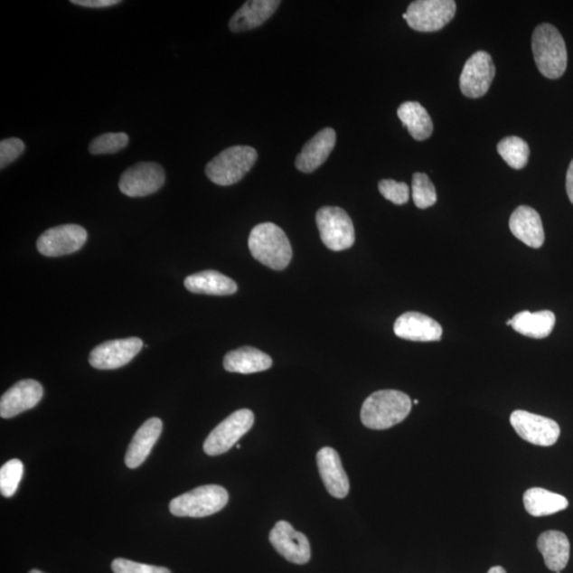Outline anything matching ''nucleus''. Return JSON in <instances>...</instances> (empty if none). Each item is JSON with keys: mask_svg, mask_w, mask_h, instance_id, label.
I'll return each instance as SVG.
<instances>
[{"mask_svg": "<svg viewBox=\"0 0 573 573\" xmlns=\"http://www.w3.org/2000/svg\"><path fill=\"white\" fill-rule=\"evenodd\" d=\"M29 573H44V572H42V571H40V570L33 569V570L30 571Z\"/></svg>", "mask_w": 573, "mask_h": 573, "instance_id": "nucleus-38", "label": "nucleus"}, {"mask_svg": "<svg viewBox=\"0 0 573 573\" xmlns=\"http://www.w3.org/2000/svg\"><path fill=\"white\" fill-rule=\"evenodd\" d=\"M129 140V136L123 132L102 134L90 143L89 152L93 155L117 154L127 147Z\"/></svg>", "mask_w": 573, "mask_h": 573, "instance_id": "nucleus-30", "label": "nucleus"}, {"mask_svg": "<svg viewBox=\"0 0 573 573\" xmlns=\"http://www.w3.org/2000/svg\"><path fill=\"white\" fill-rule=\"evenodd\" d=\"M412 401L398 390H381L363 402L362 422L374 430H385L402 422L411 412Z\"/></svg>", "mask_w": 573, "mask_h": 573, "instance_id": "nucleus-1", "label": "nucleus"}, {"mask_svg": "<svg viewBox=\"0 0 573 573\" xmlns=\"http://www.w3.org/2000/svg\"><path fill=\"white\" fill-rule=\"evenodd\" d=\"M383 197L396 205L406 204L410 198V188L404 182L382 180L378 184Z\"/></svg>", "mask_w": 573, "mask_h": 573, "instance_id": "nucleus-32", "label": "nucleus"}, {"mask_svg": "<svg viewBox=\"0 0 573 573\" xmlns=\"http://www.w3.org/2000/svg\"><path fill=\"white\" fill-rule=\"evenodd\" d=\"M315 221L323 243L332 251H344L355 243V229L352 219L340 207H322L316 212Z\"/></svg>", "mask_w": 573, "mask_h": 573, "instance_id": "nucleus-6", "label": "nucleus"}, {"mask_svg": "<svg viewBox=\"0 0 573 573\" xmlns=\"http://www.w3.org/2000/svg\"><path fill=\"white\" fill-rule=\"evenodd\" d=\"M456 12L454 0H418L408 7L402 17L416 32L436 33L453 21Z\"/></svg>", "mask_w": 573, "mask_h": 573, "instance_id": "nucleus-7", "label": "nucleus"}, {"mask_svg": "<svg viewBox=\"0 0 573 573\" xmlns=\"http://www.w3.org/2000/svg\"><path fill=\"white\" fill-rule=\"evenodd\" d=\"M316 463L327 492L334 498H345L350 492V481L337 451L331 447L320 449Z\"/></svg>", "mask_w": 573, "mask_h": 573, "instance_id": "nucleus-17", "label": "nucleus"}, {"mask_svg": "<svg viewBox=\"0 0 573 573\" xmlns=\"http://www.w3.org/2000/svg\"><path fill=\"white\" fill-rule=\"evenodd\" d=\"M71 4L85 8H108L121 4L120 0H71Z\"/></svg>", "mask_w": 573, "mask_h": 573, "instance_id": "nucleus-35", "label": "nucleus"}, {"mask_svg": "<svg viewBox=\"0 0 573 573\" xmlns=\"http://www.w3.org/2000/svg\"><path fill=\"white\" fill-rule=\"evenodd\" d=\"M229 503V493L221 485L199 486L172 500L170 513L176 517H206L221 512Z\"/></svg>", "mask_w": 573, "mask_h": 573, "instance_id": "nucleus-5", "label": "nucleus"}, {"mask_svg": "<svg viewBox=\"0 0 573 573\" xmlns=\"http://www.w3.org/2000/svg\"><path fill=\"white\" fill-rule=\"evenodd\" d=\"M412 198L414 204L420 210L428 209L437 203L436 187L428 175L420 173L413 174Z\"/></svg>", "mask_w": 573, "mask_h": 573, "instance_id": "nucleus-29", "label": "nucleus"}, {"mask_svg": "<svg viewBox=\"0 0 573 573\" xmlns=\"http://www.w3.org/2000/svg\"><path fill=\"white\" fill-rule=\"evenodd\" d=\"M258 158V151L249 146L225 149L207 164L205 174L212 183L230 186L245 178Z\"/></svg>", "mask_w": 573, "mask_h": 573, "instance_id": "nucleus-4", "label": "nucleus"}, {"mask_svg": "<svg viewBox=\"0 0 573 573\" xmlns=\"http://www.w3.org/2000/svg\"><path fill=\"white\" fill-rule=\"evenodd\" d=\"M164 181L166 174L160 164L142 162L126 170L119 180V189L127 197H146L160 191Z\"/></svg>", "mask_w": 573, "mask_h": 573, "instance_id": "nucleus-9", "label": "nucleus"}, {"mask_svg": "<svg viewBox=\"0 0 573 573\" xmlns=\"http://www.w3.org/2000/svg\"><path fill=\"white\" fill-rule=\"evenodd\" d=\"M538 548L549 570L558 572L566 568L570 559V542L563 532L552 530L540 534Z\"/></svg>", "mask_w": 573, "mask_h": 573, "instance_id": "nucleus-23", "label": "nucleus"}, {"mask_svg": "<svg viewBox=\"0 0 573 573\" xmlns=\"http://www.w3.org/2000/svg\"><path fill=\"white\" fill-rule=\"evenodd\" d=\"M254 419V413L249 409L231 413L207 437L203 445L205 454L215 456L228 453L252 428Z\"/></svg>", "mask_w": 573, "mask_h": 573, "instance_id": "nucleus-8", "label": "nucleus"}, {"mask_svg": "<svg viewBox=\"0 0 573 573\" xmlns=\"http://www.w3.org/2000/svg\"><path fill=\"white\" fill-rule=\"evenodd\" d=\"M23 474V463L17 459L10 460L0 468V492L4 497L10 498L14 495L18 485H20Z\"/></svg>", "mask_w": 573, "mask_h": 573, "instance_id": "nucleus-31", "label": "nucleus"}, {"mask_svg": "<svg viewBox=\"0 0 573 573\" xmlns=\"http://www.w3.org/2000/svg\"><path fill=\"white\" fill-rule=\"evenodd\" d=\"M163 422L160 418H152L145 422L137 430L126 454V465L137 468L148 458L152 448L161 437Z\"/></svg>", "mask_w": 573, "mask_h": 573, "instance_id": "nucleus-21", "label": "nucleus"}, {"mask_svg": "<svg viewBox=\"0 0 573 573\" xmlns=\"http://www.w3.org/2000/svg\"><path fill=\"white\" fill-rule=\"evenodd\" d=\"M269 540L280 556L291 563L307 564L312 558V549L306 535L296 531L289 522L278 521L272 529Z\"/></svg>", "mask_w": 573, "mask_h": 573, "instance_id": "nucleus-14", "label": "nucleus"}, {"mask_svg": "<svg viewBox=\"0 0 573 573\" xmlns=\"http://www.w3.org/2000/svg\"><path fill=\"white\" fill-rule=\"evenodd\" d=\"M253 258L272 270H284L292 259L288 237L277 225L270 222L256 225L249 237Z\"/></svg>", "mask_w": 573, "mask_h": 573, "instance_id": "nucleus-2", "label": "nucleus"}, {"mask_svg": "<svg viewBox=\"0 0 573 573\" xmlns=\"http://www.w3.org/2000/svg\"><path fill=\"white\" fill-rule=\"evenodd\" d=\"M143 346V341L136 337L107 341L91 351L89 363L99 370L123 368L132 362Z\"/></svg>", "mask_w": 573, "mask_h": 573, "instance_id": "nucleus-13", "label": "nucleus"}, {"mask_svg": "<svg viewBox=\"0 0 573 573\" xmlns=\"http://www.w3.org/2000/svg\"><path fill=\"white\" fill-rule=\"evenodd\" d=\"M532 51L536 66L542 76L556 80L567 69V48L562 34L550 23H541L532 35Z\"/></svg>", "mask_w": 573, "mask_h": 573, "instance_id": "nucleus-3", "label": "nucleus"}, {"mask_svg": "<svg viewBox=\"0 0 573 573\" xmlns=\"http://www.w3.org/2000/svg\"><path fill=\"white\" fill-rule=\"evenodd\" d=\"M487 573H507V571H505L502 566H495L492 567V568Z\"/></svg>", "mask_w": 573, "mask_h": 573, "instance_id": "nucleus-37", "label": "nucleus"}, {"mask_svg": "<svg viewBox=\"0 0 573 573\" xmlns=\"http://www.w3.org/2000/svg\"><path fill=\"white\" fill-rule=\"evenodd\" d=\"M495 65L489 53L477 52L466 61L461 72L460 89L468 99H477L489 91L493 78Z\"/></svg>", "mask_w": 573, "mask_h": 573, "instance_id": "nucleus-12", "label": "nucleus"}, {"mask_svg": "<svg viewBox=\"0 0 573 573\" xmlns=\"http://www.w3.org/2000/svg\"><path fill=\"white\" fill-rule=\"evenodd\" d=\"M279 5L278 0H249L230 18V32L243 33L261 26L276 14Z\"/></svg>", "mask_w": 573, "mask_h": 573, "instance_id": "nucleus-20", "label": "nucleus"}, {"mask_svg": "<svg viewBox=\"0 0 573 573\" xmlns=\"http://www.w3.org/2000/svg\"><path fill=\"white\" fill-rule=\"evenodd\" d=\"M399 118L402 126L406 127L410 136L422 142L431 136L434 124L427 109L417 101H407L398 109Z\"/></svg>", "mask_w": 573, "mask_h": 573, "instance_id": "nucleus-27", "label": "nucleus"}, {"mask_svg": "<svg viewBox=\"0 0 573 573\" xmlns=\"http://www.w3.org/2000/svg\"><path fill=\"white\" fill-rule=\"evenodd\" d=\"M414 404L418 405V399L414 400Z\"/></svg>", "mask_w": 573, "mask_h": 573, "instance_id": "nucleus-39", "label": "nucleus"}, {"mask_svg": "<svg viewBox=\"0 0 573 573\" xmlns=\"http://www.w3.org/2000/svg\"><path fill=\"white\" fill-rule=\"evenodd\" d=\"M510 230L517 240L530 248L540 249L544 245V227L540 213L532 207H517L510 219Z\"/></svg>", "mask_w": 573, "mask_h": 573, "instance_id": "nucleus-19", "label": "nucleus"}, {"mask_svg": "<svg viewBox=\"0 0 573 573\" xmlns=\"http://www.w3.org/2000/svg\"><path fill=\"white\" fill-rule=\"evenodd\" d=\"M223 367L230 373L253 374L269 370L272 359L255 347L243 346L225 355Z\"/></svg>", "mask_w": 573, "mask_h": 573, "instance_id": "nucleus-22", "label": "nucleus"}, {"mask_svg": "<svg viewBox=\"0 0 573 573\" xmlns=\"http://www.w3.org/2000/svg\"><path fill=\"white\" fill-rule=\"evenodd\" d=\"M88 240V231L80 225L64 224L47 230L36 242V248L47 258L76 253Z\"/></svg>", "mask_w": 573, "mask_h": 573, "instance_id": "nucleus-10", "label": "nucleus"}, {"mask_svg": "<svg viewBox=\"0 0 573 573\" xmlns=\"http://www.w3.org/2000/svg\"><path fill=\"white\" fill-rule=\"evenodd\" d=\"M510 420L517 435L536 446H552L560 436V428L556 420L538 414L517 410L511 414Z\"/></svg>", "mask_w": 573, "mask_h": 573, "instance_id": "nucleus-11", "label": "nucleus"}, {"mask_svg": "<svg viewBox=\"0 0 573 573\" xmlns=\"http://www.w3.org/2000/svg\"><path fill=\"white\" fill-rule=\"evenodd\" d=\"M114 573H172L164 567L146 565L126 559H116L112 563Z\"/></svg>", "mask_w": 573, "mask_h": 573, "instance_id": "nucleus-34", "label": "nucleus"}, {"mask_svg": "<svg viewBox=\"0 0 573 573\" xmlns=\"http://www.w3.org/2000/svg\"><path fill=\"white\" fill-rule=\"evenodd\" d=\"M185 288L193 294L231 296L238 290L233 279L215 270H206L186 277Z\"/></svg>", "mask_w": 573, "mask_h": 573, "instance_id": "nucleus-24", "label": "nucleus"}, {"mask_svg": "<svg viewBox=\"0 0 573 573\" xmlns=\"http://www.w3.org/2000/svg\"><path fill=\"white\" fill-rule=\"evenodd\" d=\"M523 504L528 513L534 517L549 516L568 508L566 497L540 487H533L523 493Z\"/></svg>", "mask_w": 573, "mask_h": 573, "instance_id": "nucleus-26", "label": "nucleus"}, {"mask_svg": "<svg viewBox=\"0 0 573 573\" xmlns=\"http://www.w3.org/2000/svg\"><path fill=\"white\" fill-rule=\"evenodd\" d=\"M497 151L510 167L518 170L527 166L530 149L523 139L517 136L505 137L500 140Z\"/></svg>", "mask_w": 573, "mask_h": 573, "instance_id": "nucleus-28", "label": "nucleus"}, {"mask_svg": "<svg viewBox=\"0 0 573 573\" xmlns=\"http://www.w3.org/2000/svg\"><path fill=\"white\" fill-rule=\"evenodd\" d=\"M394 333L401 339L416 343L440 341L443 328L430 316L419 313H406L395 321Z\"/></svg>", "mask_w": 573, "mask_h": 573, "instance_id": "nucleus-16", "label": "nucleus"}, {"mask_svg": "<svg viewBox=\"0 0 573 573\" xmlns=\"http://www.w3.org/2000/svg\"><path fill=\"white\" fill-rule=\"evenodd\" d=\"M556 573H562V571H558V572H556Z\"/></svg>", "mask_w": 573, "mask_h": 573, "instance_id": "nucleus-40", "label": "nucleus"}, {"mask_svg": "<svg viewBox=\"0 0 573 573\" xmlns=\"http://www.w3.org/2000/svg\"><path fill=\"white\" fill-rule=\"evenodd\" d=\"M507 324L523 336L544 339L552 333L556 325V315L549 310L538 313H530L526 310L514 315V318L508 321Z\"/></svg>", "mask_w": 573, "mask_h": 573, "instance_id": "nucleus-25", "label": "nucleus"}, {"mask_svg": "<svg viewBox=\"0 0 573 573\" xmlns=\"http://www.w3.org/2000/svg\"><path fill=\"white\" fill-rule=\"evenodd\" d=\"M337 143V134L332 127H325L304 146L296 156V167L305 174H312L327 161Z\"/></svg>", "mask_w": 573, "mask_h": 573, "instance_id": "nucleus-18", "label": "nucleus"}, {"mask_svg": "<svg viewBox=\"0 0 573 573\" xmlns=\"http://www.w3.org/2000/svg\"><path fill=\"white\" fill-rule=\"evenodd\" d=\"M25 151V144L20 138H7L0 143V168L5 169Z\"/></svg>", "mask_w": 573, "mask_h": 573, "instance_id": "nucleus-33", "label": "nucleus"}, {"mask_svg": "<svg viewBox=\"0 0 573 573\" xmlns=\"http://www.w3.org/2000/svg\"><path fill=\"white\" fill-rule=\"evenodd\" d=\"M44 390L39 381L25 380L18 381L0 399V417L11 418L33 409L39 404Z\"/></svg>", "mask_w": 573, "mask_h": 573, "instance_id": "nucleus-15", "label": "nucleus"}, {"mask_svg": "<svg viewBox=\"0 0 573 573\" xmlns=\"http://www.w3.org/2000/svg\"><path fill=\"white\" fill-rule=\"evenodd\" d=\"M566 191L570 202L573 204V160L571 161L566 175Z\"/></svg>", "mask_w": 573, "mask_h": 573, "instance_id": "nucleus-36", "label": "nucleus"}]
</instances>
